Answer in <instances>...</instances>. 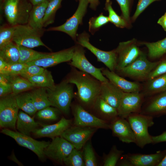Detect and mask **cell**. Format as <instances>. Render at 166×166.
I'll return each instance as SVG.
<instances>
[{"mask_svg": "<svg viewBox=\"0 0 166 166\" xmlns=\"http://www.w3.org/2000/svg\"><path fill=\"white\" fill-rule=\"evenodd\" d=\"M82 153L85 166L97 165L95 153L92 146L90 142H87L84 145Z\"/></svg>", "mask_w": 166, "mask_h": 166, "instance_id": "60d3db41", "label": "cell"}, {"mask_svg": "<svg viewBox=\"0 0 166 166\" xmlns=\"http://www.w3.org/2000/svg\"><path fill=\"white\" fill-rule=\"evenodd\" d=\"M74 49L75 45L57 52L49 53L44 57L26 64L36 65L45 68L62 62L70 61Z\"/></svg>", "mask_w": 166, "mask_h": 166, "instance_id": "d6986e66", "label": "cell"}, {"mask_svg": "<svg viewBox=\"0 0 166 166\" xmlns=\"http://www.w3.org/2000/svg\"><path fill=\"white\" fill-rule=\"evenodd\" d=\"M28 80L34 87L52 89L56 86L51 72L45 69L41 74L31 77Z\"/></svg>", "mask_w": 166, "mask_h": 166, "instance_id": "f1b7e54d", "label": "cell"}, {"mask_svg": "<svg viewBox=\"0 0 166 166\" xmlns=\"http://www.w3.org/2000/svg\"><path fill=\"white\" fill-rule=\"evenodd\" d=\"M72 84L65 80L56 85L53 89L46 88L51 106L57 108L66 115L69 113L71 102L75 96L73 86Z\"/></svg>", "mask_w": 166, "mask_h": 166, "instance_id": "5b68a950", "label": "cell"}, {"mask_svg": "<svg viewBox=\"0 0 166 166\" xmlns=\"http://www.w3.org/2000/svg\"><path fill=\"white\" fill-rule=\"evenodd\" d=\"M90 5V7L92 9L95 10L99 4V0H87Z\"/></svg>", "mask_w": 166, "mask_h": 166, "instance_id": "f5cc1de1", "label": "cell"}, {"mask_svg": "<svg viewBox=\"0 0 166 166\" xmlns=\"http://www.w3.org/2000/svg\"><path fill=\"white\" fill-rule=\"evenodd\" d=\"M115 49L117 57L115 72L131 64L138 57L142 52L134 39L120 42Z\"/></svg>", "mask_w": 166, "mask_h": 166, "instance_id": "2e32d148", "label": "cell"}, {"mask_svg": "<svg viewBox=\"0 0 166 166\" xmlns=\"http://www.w3.org/2000/svg\"><path fill=\"white\" fill-rule=\"evenodd\" d=\"M148 50V56L152 59L160 57L166 53V37L154 42H144Z\"/></svg>", "mask_w": 166, "mask_h": 166, "instance_id": "d6a6232c", "label": "cell"}, {"mask_svg": "<svg viewBox=\"0 0 166 166\" xmlns=\"http://www.w3.org/2000/svg\"><path fill=\"white\" fill-rule=\"evenodd\" d=\"M159 0H139L136 10L133 17L132 20H135L138 16L150 4L154 2Z\"/></svg>", "mask_w": 166, "mask_h": 166, "instance_id": "bcb514c9", "label": "cell"}, {"mask_svg": "<svg viewBox=\"0 0 166 166\" xmlns=\"http://www.w3.org/2000/svg\"><path fill=\"white\" fill-rule=\"evenodd\" d=\"M75 125L95 128H110V124L89 112L79 103L72 107Z\"/></svg>", "mask_w": 166, "mask_h": 166, "instance_id": "4fadbf2b", "label": "cell"}, {"mask_svg": "<svg viewBox=\"0 0 166 166\" xmlns=\"http://www.w3.org/2000/svg\"><path fill=\"white\" fill-rule=\"evenodd\" d=\"M32 6L29 0H0L1 16L13 26L27 24Z\"/></svg>", "mask_w": 166, "mask_h": 166, "instance_id": "7a4b0ae2", "label": "cell"}, {"mask_svg": "<svg viewBox=\"0 0 166 166\" xmlns=\"http://www.w3.org/2000/svg\"><path fill=\"white\" fill-rule=\"evenodd\" d=\"M129 124L133 133L135 143L141 148L147 144H152V136L148 133L149 127L154 124L153 117L141 113L130 114L126 119Z\"/></svg>", "mask_w": 166, "mask_h": 166, "instance_id": "277c9868", "label": "cell"}, {"mask_svg": "<svg viewBox=\"0 0 166 166\" xmlns=\"http://www.w3.org/2000/svg\"><path fill=\"white\" fill-rule=\"evenodd\" d=\"M142 84L140 92L145 98L166 91V73L149 79Z\"/></svg>", "mask_w": 166, "mask_h": 166, "instance_id": "cb8c5ba5", "label": "cell"}, {"mask_svg": "<svg viewBox=\"0 0 166 166\" xmlns=\"http://www.w3.org/2000/svg\"><path fill=\"white\" fill-rule=\"evenodd\" d=\"M43 31L34 29L27 24L16 26L12 41L18 46L30 48L42 46L48 48L41 39Z\"/></svg>", "mask_w": 166, "mask_h": 166, "instance_id": "8992f818", "label": "cell"}, {"mask_svg": "<svg viewBox=\"0 0 166 166\" xmlns=\"http://www.w3.org/2000/svg\"><path fill=\"white\" fill-rule=\"evenodd\" d=\"M19 109L15 95L12 93L1 97L0 127L15 130Z\"/></svg>", "mask_w": 166, "mask_h": 166, "instance_id": "52a82bcc", "label": "cell"}, {"mask_svg": "<svg viewBox=\"0 0 166 166\" xmlns=\"http://www.w3.org/2000/svg\"><path fill=\"white\" fill-rule=\"evenodd\" d=\"M49 2L50 1H51L52 0H48Z\"/></svg>", "mask_w": 166, "mask_h": 166, "instance_id": "680465c9", "label": "cell"}, {"mask_svg": "<svg viewBox=\"0 0 166 166\" xmlns=\"http://www.w3.org/2000/svg\"><path fill=\"white\" fill-rule=\"evenodd\" d=\"M10 84L12 93L15 95L34 88L28 80L19 75L13 76Z\"/></svg>", "mask_w": 166, "mask_h": 166, "instance_id": "836d02e7", "label": "cell"}, {"mask_svg": "<svg viewBox=\"0 0 166 166\" xmlns=\"http://www.w3.org/2000/svg\"><path fill=\"white\" fill-rule=\"evenodd\" d=\"M10 159L11 160L17 163L20 166H23V164L19 162L17 159L14 154L13 153L10 156Z\"/></svg>", "mask_w": 166, "mask_h": 166, "instance_id": "db71d44e", "label": "cell"}, {"mask_svg": "<svg viewBox=\"0 0 166 166\" xmlns=\"http://www.w3.org/2000/svg\"><path fill=\"white\" fill-rule=\"evenodd\" d=\"M145 99L140 92H124L117 109L118 116L126 119L131 113H140Z\"/></svg>", "mask_w": 166, "mask_h": 166, "instance_id": "5bb4252c", "label": "cell"}, {"mask_svg": "<svg viewBox=\"0 0 166 166\" xmlns=\"http://www.w3.org/2000/svg\"><path fill=\"white\" fill-rule=\"evenodd\" d=\"M166 154V150L149 154L138 153L122 155L118 165L123 166H157Z\"/></svg>", "mask_w": 166, "mask_h": 166, "instance_id": "7c38bea8", "label": "cell"}, {"mask_svg": "<svg viewBox=\"0 0 166 166\" xmlns=\"http://www.w3.org/2000/svg\"><path fill=\"white\" fill-rule=\"evenodd\" d=\"M140 113L153 118L166 115V91L145 98Z\"/></svg>", "mask_w": 166, "mask_h": 166, "instance_id": "ac0fdd59", "label": "cell"}, {"mask_svg": "<svg viewBox=\"0 0 166 166\" xmlns=\"http://www.w3.org/2000/svg\"><path fill=\"white\" fill-rule=\"evenodd\" d=\"M152 144H155L162 142H166V131L160 135L152 136Z\"/></svg>", "mask_w": 166, "mask_h": 166, "instance_id": "681fc988", "label": "cell"}, {"mask_svg": "<svg viewBox=\"0 0 166 166\" xmlns=\"http://www.w3.org/2000/svg\"><path fill=\"white\" fill-rule=\"evenodd\" d=\"M108 122L118 117L117 109L108 104L100 96L97 97L92 108Z\"/></svg>", "mask_w": 166, "mask_h": 166, "instance_id": "4316f807", "label": "cell"}, {"mask_svg": "<svg viewBox=\"0 0 166 166\" xmlns=\"http://www.w3.org/2000/svg\"><path fill=\"white\" fill-rule=\"evenodd\" d=\"M157 166H166V154L162 161Z\"/></svg>", "mask_w": 166, "mask_h": 166, "instance_id": "6f0895ef", "label": "cell"}, {"mask_svg": "<svg viewBox=\"0 0 166 166\" xmlns=\"http://www.w3.org/2000/svg\"><path fill=\"white\" fill-rule=\"evenodd\" d=\"M8 64L0 57V71L3 69Z\"/></svg>", "mask_w": 166, "mask_h": 166, "instance_id": "11a10c76", "label": "cell"}, {"mask_svg": "<svg viewBox=\"0 0 166 166\" xmlns=\"http://www.w3.org/2000/svg\"><path fill=\"white\" fill-rule=\"evenodd\" d=\"M40 124L26 113L22 111L19 112L16 123V128L19 132L30 136Z\"/></svg>", "mask_w": 166, "mask_h": 166, "instance_id": "484cf974", "label": "cell"}, {"mask_svg": "<svg viewBox=\"0 0 166 166\" xmlns=\"http://www.w3.org/2000/svg\"><path fill=\"white\" fill-rule=\"evenodd\" d=\"M46 0H29L33 5H35L40 4Z\"/></svg>", "mask_w": 166, "mask_h": 166, "instance_id": "9f6ffc18", "label": "cell"}, {"mask_svg": "<svg viewBox=\"0 0 166 166\" xmlns=\"http://www.w3.org/2000/svg\"><path fill=\"white\" fill-rule=\"evenodd\" d=\"M110 0H106L105 3V9L109 13V21L116 26L123 28L127 25V22L123 18L118 15L114 10L112 6Z\"/></svg>", "mask_w": 166, "mask_h": 166, "instance_id": "d590c367", "label": "cell"}, {"mask_svg": "<svg viewBox=\"0 0 166 166\" xmlns=\"http://www.w3.org/2000/svg\"><path fill=\"white\" fill-rule=\"evenodd\" d=\"M34 105L38 111L51 106L46 88H38L30 92Z\"/></svg>", "mask_w": 166, "mask_h": 166, "instance_id": "f546056e", "label": "cell"}, {"mask_svg": "<svg viewBox=\"0 0 166 166\" xmlns=\"http://www.w3.org/2000/svg\"><path fill=\"white\" fill-rule=\"evenodd\" d=\"M1 132L13 138L19 145L32 151L41 160H45L44 150L50 143L49 141H38L29 136L6 128L2 129Z\"/></svg>", "mask_w": 166, "mask_h": 166, "instance_id": "8fae6325", "label": "cell"}, {"mask_svg": "<svg viewBox=\"0 0 166 166\" xmlns=\"http://www.w3.org/2000/svg\"><path fill=\"white\" fill-rule=\"evenodd\" d=\"M71 124V120L63 117L59 121L55 124L42 125V128H38L32 133L37 137H48L53 139L61 136L62 133L70 127Z\"/></svg>", "mask_w": 166, "mask_h": 166, "instance_id": "7402d4cb", "label": "cell"}, {"mask_svg": "<svg viewBox=\"0 0 166 166\" xmlns=\"http://www.w3.org/2000/svg\"><path fill=\"white\" fill-rule=\"evenodd\" d=\"M63 163L68 166H84L83 153L80 150L74 148L64 160Z\"/></svg>", "mask_w": 166, "mask_h": 166, "instance_id": "8d00e7d4", "label": "cell"}, {"mask_svg": "<svg viewBox=\"0 0 166 166\" xmlns=\"http://www.w3.org/2000/svg\"><path fill=\"white\" fill-rule=\"evenodd\" d=\"M13 76L0 73V84L4 85H11V81Z\"/></svg>", "mask_w": 166, "mask_h": 166, "instance_id": "f907efd6", "label": "cell"}, {"mask_svg": "<svg viewBox=\"0 0 166 166\" xmlns=\"http://www.w3.org/2000/svg\"><path fill=\"white\" fill-rule=\"evenodd\" d=\"M12 93L11 85H4L0 84V96L4 97Z\"/></svg>", "mask_w": 166, "mask_h": 166, "instance_id": "c3c4849f", "label": "cell"}, {"mask_svg": "<svg viewBox=\"0 0 166 166\" xmlns=\"http://www.w3.org/2000/svg\"><path fill=\"white\" fill-rule=\"evenodd\" d=\"M0 57L8 64L19 63L18 46L12 41L0 48Z\"/></svg>", "mask_w": 166, "mask_h": 166, "instance_id": "83f0119b", "label": "cell"}, {"mask_svg": "<svg viewBox=\"0 0 166 166\" xmlns=\"http://www.w3.org/2000/svg\"><path fill=\"white\" fill-rule=\"evenodd\" d=\"M48 145L44 150L46 157L60 164L63 163L64 159L74 148L69 141L61 136L52 139Z\"/></svg>", "mask_w": 166, "mask_h": 166, "instance_id": "9a60e30c", "label": "cell"}, {"mask_svg": "<svg viewBox=\"0 0 166 166\" xmlns=\"http://www.w3.org/2000/svg\"><path fill=\"white\" fill-rule=\"evenodd\" d=\"M78 7L73 14L64 24L60 26L48 29V31H58L64 32L70 36L75 42L77 41V31L79 25L87 11L89 3L87 0H79Z\"/></svg>", "mask_w": 166, "mask_h": 166, "instance_id": "30bf717a", "label": "cell"}, {"mask_svg": "<svg viewBox=\"0 0 166 166\" xmlns=\"http://www.w3.org/2000/svg\"><path fill=\"white\" fill-rule=\"evenodd\" d=\"M124 93L109 81L101 82L100 96L116 109L119 106Z\"/></svg>", "mask_w": 166, "mask_h": 166, "instance_id": "603a6c76", "label": "cell"}, {"mask_svg": "<svg viewBox=\"0 0 166 166\" xmlns=\"http://www.w3.org/2000/svg\"><path fill=\"white\" fill-rule=\"evenodd\" d=\"M61 112L57 108L49 106L38 111L36 117L40 120L55 121L58 118Z\"/></svg>", "mask_w": 166, "mask_h": 166, "instance_id": "74e56055", "label": "cell"}, {"mask_svg": "<svg viewBox=\"0 0 166 166\" xmlns=\"http://www.w3.org/2000/svg\"><path fill=\"white\" fill-rule=\"evenodd\" d=\"M157 23L161 25L166 31V12L159 19Z\"/></svg>", "mask_w": 166, "mask_h": 166, "instance_id": "816d5d0a", "label": "cell"}, {"mask_svg": "<svg viewBox=\"0 0 166 166\" xmlns=\"http://www.w3.org/2000/svg\"><path fill=\"white\" fill-rule=\"evenodd\" d=\"M19 109L30 116L35 115L38 110L35 107L30 92H23L15 95Z\"/></svg>", "mask_w": 166, "mask_h": 166, "instance_id": "4dcf8cb0", "label": "cell"}, {"mask_svg": "<svg viewBox=\"0 0 166 166\" xmlns=\"http://www.w3.org/2000/svg\"><path fill=\"white\" fill-rule=\"evenodd\" d=\"M159 62L149 61L142 52L133 62L115 72L123 77H128L138 82H144L148 79L151 73Z\"/></svg>", "mask_w": 166, "mask_h": 166, "instance_id": "3957f363", "label": "cell"}, {"mask_svg": "<svg viewBox=\"0 0 166 166\" xmlns=\"http://www.w3.org/2000/svg\"><path fill=\"white\" fill-rule=\"evenodd\" d=\"M62 0H52L49 2L44 18V27H47L53 22L56 13L60 7Z\"/></svg>", "mask_w": 166, "mask_h": 166, "instance_id": "e575fe53", "label": "cell"}, {"mask_svg": "<svg viewBox=\"0 0 166 166\" xmlns=\"http://www.w3.org/2000/svg\"><path fill=\"white\" fill-rule=\"evenodd\" d=\"M119 4L123 17L127 22L129 18V8L131 0H116Z\"/></svg>", "mask_w": 166, "mask_h": 166, "instance_id": "7dc6e473", "label": "cell"}, {"mask_svg": "<svg viewBox=\"0 0 166 166\" xmlns=\"http://www.w3.org/2000/svg\"><path fill=\"white\" fill-rule=\"evenodd\" d=\"M19 50V63L26 64L41 58L49 53L39 52L30 48L22 46H18Z\"/></svg>", "mask_w": 166, "mask_h": 166, "instance_id": "1f68e13d", "label": "cell"}, {"mask_svg": "<svg viewBox=\"0 0 166 166\" xmlns=\"http://www.w3.org/2000/svg\"><path fill=\"white\" fill-rule=\"evenodd\" d=\"M89 38V35L84 31L77 34L76 42L88 49L96 56L98 61L103 63L110 70L115 72L117 58L115 49L108 51L101 50L91 44Z\"/></svg>", "mask_w": 166, "mask_h": 166, "instance_id": "ba28073f", "label": "cell"}, {"mask_svg": "<svg viewBox=\"0 0 166 166\" xmlns=\"http://www.w3.org/2000/svg\"><path fill=\"white\" fill-rule=\"evenodd\" d=\"M83 46L77 44L75 45V49L72 58L69 63L71 67L88 73L100 81L106 82L109 80L102 74V68H97L88 60L85 55Z\"/></svg>", "mask_w": 166, "mask_h": 166, "instance_id": "9c48e42d", "label": "cell"}, {"mask_svg": "<svg viewBox=\"0 0 166 166\" xmlns=\"http://www.w3.org/2000/svg\"><path fill=\"white\" fill-rule=\"evenodd\" d=\"M49 2L46 0L40 4L33 5L27 24L29 26L38 30H43L44 18Z\"/></svg>", "mask_w": 166, "mask_h": 166, "instance_id": "d4e9b609", "label": "cell"}, {"mask_svg": "<svg viewBox=\"0 0 166 166\" xmlns=\"http://www.w3.org/2000/svg\"><path fill=\"white\" fill-rule=\"evenodd\" d=\"M45 69L36 65H27L19 75L25 79L28 80L31 77L41 74Z\"/></svg>", "mask_w": 166, "mask_h": 166, "instance_id": "7bdbcfd3", "label": "cell"}, {"mask_svg": "<svg viewBox=\"0 0 166 166\" xmlns=\"http://www.w3.org/2000/svg\"><path fill=\"white\" fill-rule=\"evenodd\" d=\"M14 26L7 25L0 27V48L12 41Z\"/></svg>", "mask_w": 166, "mask_h": 166, "instance_id": "b9f144b4", "label": "cell"}, {"mask_svg": "<svg viewBox=\"0 0 166 166\" xmlns=\"http://www.w3.org/2000/svg\"><path fill=\"white\" fill-rule=\"evenodd\" d=\"M124 152L123 150L118 149L116 145L113 146L109 153L104 158L103 166H116Z\"/></svg>", "mask_w": 166, "mask_h": 166, "instance_id": "ab89813d", "label": "cell"}, {"mask_svg": "<svg viewBox=\"0 0 166 166\" xmlns=\"http://www.w3.org/2000/svg\"></svg>", "mask_w": 166, "mask_h": 166, "instance_id": "91938a15", "label": "cell"}, {"mask_svg": "<svg viewBox=\"0 0 166 166\" xmlns=\"http://www.w3.org/2000/svg\"><path fill=\"white\" fill-rule=\"evenodd\" d=\"M108 17L103 15L102 13L99 15L91 18L89 22V31L93 34L100 28L109 22Z\"/></svg>", "mask_w": 166, "mask_h": 166, "instance_id": "f35d334b", "label": "cell"}, {"mask_svg": "<svg viewBox=\"0 0 166 166\" xmlns=\"http://www.w3.org/2000/svg\"><path fill=\"white\" fill-rule=\"evenodd\" d=\"M96 129L94 128L75 125L67 129L61 136L70 143L74 148L81 150Z\"/></svg>", "mask_w": 166, "mask_h": 166, "instance_id": "e0dca14e", "label": "cell"}, {"mask_svg": "<svg viewBox=\"0 0 166 166\" xmlns=\"http://www.w3.org/2000/svg\"><path fill=\"white\" fill-rule=\"evenodd\" d=\"M101 72L110 81L124 92H140L142 89V84L138 81L127 80L108 69L102 68Z\"/></svg>", "mask_w": 166, "mask_h": 166, "instance_id": "44dd1931", "label": "cell"}, {"mask_svg": "<svg viewBox=\"0 0 166 166\" xmlns=\"http://www.w3.org/2000/svg\"><path fill=\"white\" fill-rule=\"evenodd\" d=\"M165 73H166V58L159 61L157 65L151 73L148 79L153 78Z\"/></svg>", "mask_w": 166, "mask_h": 166, "instance_id": "f6af8a7d", "label": "cell"}, {"mask_svg": "<svg viewBox=\"0 0 166 166\" xmlns=\"http://www.w3.org/2000/svg\"><path fill=\"white\" fill-rule=\"evenodd\" d=\"M27 65L26 64L20 63L8 64L3 69L0 71V73L13 76L19 75Z\"/></svg>", "mask_w": 166, "mask_h": 166, "instance_id": "ee69618b", "label": "cell"}, {"mask_svg": "<svg viewBox=\"0 0 166 166\" xmlns=\"http://www.w3.org/2000/svg\"><path fill=\"white\" fill-rule=\"evenodd\" d=\"M65 80L75 85L77 92L75 96L85 109H92L100 94L101 82L91 75L72 67Z\"/></svg>", "mask_w": 166, "mask_h": 166, "instance_id": "6da1fadb", "label": "cell"}, {"mask_svg": "<svg viewBox=\"0 0 166 166\" xmlns=\"http://www.w3.org/2000/svg\"><path fill=\"white\" fill-rule=\"evenodd\" d=\"M110 128L112 130L113 135L117 137L122 142L135 143L133 133L126 119L117 117L110 122Z\"/></svg>", "mask_w": 166, "mask_h": 166, "instance_id": "ffe728a7", "label": "cell"}]
</instances>
